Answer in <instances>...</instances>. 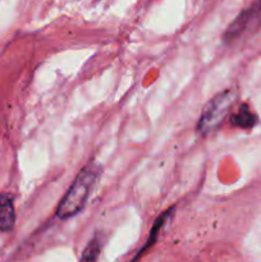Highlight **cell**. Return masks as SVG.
<instances>
[{"instance_id":"obj_1","label":"cell","mask_w":261,"mask_h":262,"mask_svg":"<svg viewBox=\"0 0 261 262\" xmlns=\"http://www.w3.org/2000/svg\"><path fill=\"white\" fill-rule=\"evenodd\" d=\"M100 174H101V170L96 164L91 163L84 166L76 177L72 186L69 187L66 196L61 199L56 209V216L66 220L81 212Z\"/></svg>"},{"instance_id":"obj_2","label":"cell","mask_w":261,"mask_h":262,"mask_svg":"<svg viewBox=\"0 0 261 262\" xmlns=\"http://www.w3.org/2000/svg\"><path fill=\"white\" fill-rule=\"evenodd\" d=\"M234 100L235 92L233 90H225L212 97L202 109L201 117L197 123V132L202 136L214 132L227 117Z\"/></svg>"},{"instance_id":"obj_3","label":"cell","mask_w":261,"mask_h":262,"mask_svg":"<svg viewBox=\"0 0 261 262\" xmlns=\"http://www.w3.org/2000/svg\"><path fill=\"white\" fill-rule=\"evenodd\" d=\"M15 223L13 197L9 193H0V232H10Z\"/></svg>"},{"instance_id":"obj_4","label":"cell","mask_w":261,"mask_h":262,"mask_svg":"<svg viewBox=\"0 0 261 262\" xmlns=\"http://www.w3.org/2000/svg\"><path fill=\"white\" fill-rule=\"evenodd\" d=\"M230 123L232 125L237 128H242V129H251L257 123V117L255 113L250 109L247 104H242L238 107L237 112L232 114L230 117Z\"/></svg>"},{"instance_id":"obj_5","label":"cell","mask_w":261,"mask_h":262,"mask_svg":"<svg viewBox=\"0 0 261 262\" xmlns=\"http://www.w3.org/2000/svg\"><path fill=\"white\" fill-rule=\"evenodd\" d=\"M174 210H176V207H174V206L170 207V209H168L165 212H163V214H161L160 216H159L158 219L155 220V223H154L153 228H151V232H150V235H148L147 242H146V245L143 246L142 250L140 251V253H138V256H140L141 253L143 252V251L147 250V248L150 247V246H153L154 243H155V241H156V238H158L159 233H160L161 229H163V228L165 227L166 223H168L169 220H170L171 217H173ZM138 256H137V257H138Z\"/></svg>"},{"instance_id":"obj_6","label":"cell","mask_w":261,"mask_h":262,"mask_svg":"<svg viewBox=\"0 0 261 262\" xmlns=\"http://www.w3.org/2000/svg\"><path fill=\"white\" fill-rule=\"evenodd\" d=\"M102 245H104V237H102V234L97 233V234L90 241L86 250L82 253L81 262H97L100 252H101Z\"/></svg>"}]
</instances>
